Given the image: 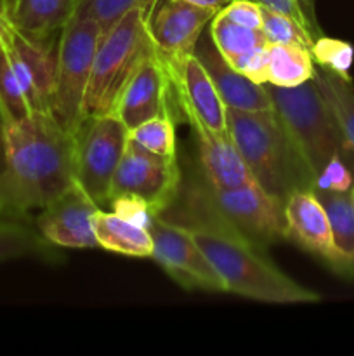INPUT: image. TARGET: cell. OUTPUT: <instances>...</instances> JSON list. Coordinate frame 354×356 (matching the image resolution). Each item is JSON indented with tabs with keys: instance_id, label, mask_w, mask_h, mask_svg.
Returning a JSON list of instances; mask_svg holds the SVG:
<instances>
[{
	"instance_id": "obj_23",
	"label": "cell",
	"mask_w": 354,
	"mask_h": 356,
	"mask_svg": "<svg viewBox=\"0 0 354 356\" xmlns=\"http://www.w3.org/2000/svg\"><path fill=\"white\" fill-rule=\"evenodd\" d=\"M30 256L54 257V250L37 228L23 225L19 219H0V263Z\"/></svg>"
},
{
	"instance_id": "obj_19",
	"label": "cell",
	"mask_w": 354,
	"mask_h": 356,
	"mask_svg": "<svg viewBox=\"0 0 354 356\" xmlns=\"http://www.w3.org/2000/svg\"><path fill=\"white\" fill-rule=\"evenodd\" d=\"M76 0H9L3 10L23 33L37 38L56 37L75 14Z\"/></svg>"
},
{
	"instance_id": "obj_26",
	"label": "cell",
	"mask_w": 354,
	"mask_h": 356,
	"mask_svg": "<svg viewBox=\"0 0 354 356\" xmlns=\"http://www.w3.org/2000/svg\"><path fill=\"white\" fill-rule=\"evenodd\" d=\"M128 145L139 149L153 153V155L177 156V138H176V120L172 113L155 117L151 120L142 122L137 127L130 129L127 134Z\"/></svg>"
},
{
	"instance_id": "obj_9",
	"label": "cell",
	"mask_w": 354,
	"mask_h": 356,
	"mask_svg": "<svg viewBox=\"0 0 354 356\" xmlns=\"http://www.w3.org/2000/svg\"><path fill=\"white\" fill-rule=\"evenodd\" d=\"M58 38H37L17 30L0 9V49L23 87L31 111H51ZM52 113V111H51Z\"/></svg>"
},
{
	"instance_id": "obj_31",
	"label": "cell",
	"mask_w": 354,
	"mask_h": 356,
	"mask_svg": "<svg viewBox=\"0 0 354 356\" xmlns=\"http://www.w3.org/2000/svg\"><path fill=\"white\" fill-rule=\"evenodd\" d=\"M353 183L354 169L347 163L346 159H342L340 155H335L325 167H323L321 172L316 176L312 190L346 193V191H351Z\"/></svg>"
},
{
	"instance_id": "obj_2",
	"label": "cell",
	"mask_w": 354,
	"mask_h": 356,
	"mask_svg": "<svg viewBox=\"0 0 354 356\" xmlns=\"http://www.w3.org/2000/svg\"><path fill=\"white\" fill-rule=\"evenodd\" d=\"M75 183V139L51 111L7 125V167L0 177V216L23 219Z\"/></svg>"
},
{
	"instance_id": "obj_15",
	"label": "cell",
	"mask_w": 354,
	"mask_h": 356,
	"mask_svg": "<svg viewBox=\"0 0 354 356\" xmlns=\"http://www.w3.org/2000/svg\"><path fill=\"white\" fill-rule=\"evenodd\" d=\"M217 10L183 0H156L149 17V30L160 58L176 59L193 54L198 38Z\"/></svg>"
},
{
	"instance_id": "obj_6",
	"label": "cell",
	"mask_w": 354,
	"mask_h": 356,
	"mask_svg": "<svg viewBox=\"0 0 354 356\" xmlns=\"http://www.w3.org/2000/svg\"><path fill=\"white\" fill-rule=\"evenodd\" d=\"M101 42V26L90 17H71L58 38L52 115L75 134L83 122L87 87Z\"/></svg>"
},
{
	"instance_id": "obj_36",
	"label": "cell",
	"mask_w": 354,
	"mask_h": 356,
	"mask_svg": "<svg viewBox=\"0 0 354 356\" xmlns=\"http://www.w3.org/2000/svg\"><path fill=\"white\" fill-rule=\"evenodd\" d=\"M295 2H297L302 16H304L305 24H307V30H309V33H311V37L316 40L318 37L325 35L323 33L321 26H319V23H318V14H316V0H295Z\"/></svg>"
},
{
	"instance_id": "obj_29",
	"label": "cell",
	"mask_w": 354,
	"mask_h": 356,
	"mask_svg": "<svg viewBox=\"0 0 354 356\" xmlns=\"http://www.w3.org/2000/svg\"><path fill=\"white\" fill-rule=\"evenodd\" d=\"M262 33L267 44H301L311 51L312 37L297 19L262 7Z\"/></svg>"
},
{
	"instance_id": "obj_17",
	"label": "cell",
	"mask_w": 354,
	"mask_h": 356,
	"mask_svg": "<svg viewBox=\"0 0 354 356\" xmlns=\"http://www.w3.org/2000/svg\"><path fill=\"white\" fill-rule=\"evenodd\" d=\"M193 54L208 73L226 108L245 111L273 110V99L266 83H257L248 76L236 72L215 47L210 35L198 38Z\"/></svg>"
},
{
	"instance_id": "obj_28",
	"label": "cell",
	"mask_w": 354,
	"mask_h": 356,
	"mask_svg": "<svg viewBox=\"0 0 354 356\" xmlns=\"http://www.w3.org/2000/svg\"><path fill=\"white\" fill-rule=\"evenodd\" d=\"M0 104L6 113L7 125L17 124L33 113L26 99V94L21 87L16 73L10 68L2 49H0Z\"/></svg>"
},
{
	"instance_id": "obj_24",
	"label": "cell",
	"mask_w": 354,
	"mask_h": 356,
	"mask_svg": "<svg viewBox=\"0 0 354 356\" xmlns=\"http://www.w3.org/2000/svg\"><path fill=\"white\" fill-rule=\"evenodd\" d=\"M314 82L321 90L323 97L330 104L335 113L344 134L349 139L354 149V86L353 80H346L335 73L323 70L319 66L314 68Z\"/></svg>"
},
{
	"instance_id": "obj_21",
	"label": "cell",
	"mask_w": 354,
	"mask_h": 356,
	"mask_svg": "<svg viewBox=\"0 0 354 356\" xmlns=\"http://www.w3.org/2000/svg\"><path fill=\"white\" fill-rule=\"evenodd\" d=\"M325 207L332 228L333 247H335L337 264L335 275L344 278H354V202L349 191L312 190Z\"/></svg>"
},
{
	"instance_id": "obj_5",
	"label": "cell",
	"mask_w": 354,
	"mask_h": 356,
	"mask_svg": "<svg viewBox=\"0 0 354 356\" xmlns=\"http://www.w3.org/2000/svg\"><path fill=\"white\" fill-rule=\"evenodd\" d=\"M273 106L309 163L314 177L335 155L354 169V149L314 79L297 87L266 83Z\"/></svg>"
},
{
	"instance_id": "obj_3",
	"label": "cell",
	"mask_w": 354,
	"mask_h": 356,
	"mask_svg": "<svg viewBox=\"0 0 354 356\" xmlns=\"http://www.w3.org/2000/svg\"><path fill=\"white\" fill-rule=\"evenodd\" d=\"M228 129L253 181L285 204L294 191L312 190L314 172L276 110L228 108Z\"/></svg>"
},
{
	"instance_id": "obj_25",
	"label": "cell",
	"mask_w": 354,
	"mask_h": 356,
	"mask_svg": "<svg viewBox=\"0 0 354 356\" xmlns=\"http://www.w3.org/2000/svg\"><path fill=\"white\" fill-rule=\"evenodd\" d=\"M208 35L228 63L235 61L238 56L252 49L267 44L262 30H252V28L236 24L217 13L208 23Z\"/></svg>"
},
{
	"instance_id": "obj_39",
	"label": "cell",
	"mask_w": 354,
	"mask_h": 356,
	"mask_svg": "<svg viewBox=\"0 0 354 356\" xmlns=\"http://www.w3.org/2000/svg\"><path fill=\"white\" fill-rule=\"evenodd\" d=\"M9 3V0H0V7H6Z\"/></svg>"
},
{
	"instance_id": "obj_34",
	"label": "cell",
	"mask_w": 354,
	"mask_h": 356,
	"mask_svg": "<svg viewBox=\"0 0 354 356\" xmlns=\"http://www.w3.org/2000/svg\"><path fill=\"white\" fill-rule=\"evenodd\" d=\"M267 45L269 44L260 45V47H255L252 51L245 52V54L238 56L229 65L242 75L248 76L253 82L267 83Z\"/></svg>"
},
{
	"instance_id": "obj_32",
	"label": "cell",
	"mask_w": 354,
	"mask_h": 356,
	"mask_svg": "<svg viewBox=\"0 0 354 356\" xmlns=\"http://www.w3.org/2000/svg\"><path fill=\"white\" fill-rule=\"evenodd\" d=\"M108 211L115 212L118 214L120 218L127 219V221L134 222V225L141 226V228L148 229L149 232V226H151L153 219L156 218V212L149 207L146 202L139 200L135 197H115L110 198L106 205Z\"/></svg>"
},
{
	"instance_id": "obj_16",
	"label": "cell",
	"mask_w": 354,
	"mask_h": 356,
	"mask_svg": "<svg viewBox=\"0 0 354 356\" xmlns=\"http://www.w3.org/2000/svg\"><path fill=\"white\" fill-rule=\"evenodd\" d=\"M287 240L297 243L302 250L318 257L335 273L337 259L332 228L325 207L312 190L294 191L285 200Z\"/></svg>"
},
{
	"instance_id": "obj_33",
	"label": "cell",
	"mask_w": 354,
	"mask_h": 356,
	"mask_svg": "<svg viewBox=\"0 0 354 356\" xmlns=\"http://www.w3.org/2000/svg\"><path fill=\"white\" fill-rule=\"evenodd\" d=\"M226 19L252 30H262V6L252 0H231L217 10Z\"/></svg>"
},
{
	"instance_id": "obj_20",
	"label": "cell",
	"mask_w": 354,
	"mask_h": 356,
	"mask_svg": "<svg viewBox=\"0 0 354 356\" xmlns=\"http://www.w3.org/2000/svg\"><path fill=\"white\" fill-rule=\"evenodd\" d=\"M92 228L99 249L121 254V256L151 259L153 238L148 229L101 207L94 214Z\"/></svg>"
},
{
	"instance_id": "obj_7",
	"label": "cell",
	"mask_w": 354,
	"mask_h": 356,
	"mask_svg": "<svg viewBox=\"0 0 354 356\" xmlns=\"http://www.w3.org/2000/svg\"><path fill=\"white\" fill-rule=\"evenodd\" d=\"M127 127L113 113L85 117L75 139V181L106 209L111 181L127 148Z\"/></svg>"
},
{
	"instance_id": "obj_12",
	"label": "cell",
	"mask_w": 354,
	"mask_h": 356,
	"mask_svg": "<svg viewBox=\"0 0 354 356\" xmlns=\"http://www.w3.org/2000/svg\"><path fill=\"white\" fill-rule=\"evenodd\" d=\"M97 209L99 205L75 181L68 190L38 211L35 228L52 247L99 249L92 228Z\"/></svg>"
},
{
	"instance_id": "obj_10",
	"label": "cell",
	"mask_w": 354,
	"mask_h": 356,
	"mask_svg": "<svg viewBox=\"0 0 354 356\" xmlns=\"http://www.w3.org/2000/svg\"><path fill=\"white\" fill-rule=\"evenodd\" d=\"M183 183L177 156L153 155L128 145L111 181L108 202L115 197H135L146 202L156 214L174 204ZM108 205V204H106Z\"/></svg>"
},
{
	"instance_id": "obj_35",
	"label": "cell",
	"mask_w": 354,
	"mask_h": 356,
	"mask_svg": "<svg viewBox=\"0 0 354 356\" xmlns=\"http://www.w3.org/2000/svg\"><path fill=\"white\" fill-rule=\"evenodd\" d=\"M252 2L260 3V6L267 7V9H273V10H278V13L287 14V16L297 19L298 23H301L302 26L307 30V24H305L304 16H302L301 9H298V6H297V2H295V0H252ZM312 40H314V38H312Z\"/></svg>"
},
{
	"instance_id": "obj_1",
	"label": "cell",
	"mask_w": 354,
	"mask_h": 356,
	"mask_svg": "<svg viewBox=\"0 0 354 356\" xmlns=\"http://www.w3.org/2000/svg\"><path fill=\"white\" fill-rule=\"evenodd\" d=\"M160 218L184 226L212 266L221 275L226 292L271 305L318 302L319 294L280 270L259 249L243 238L212 202L200 170L183 174L174 204Z\"/></svg>"
},
{
	"instance_id": "obj_18",
	"label": "cell",
	"mask_w": 354,
	"mask_h": 356,
	"mask_svg": "<svg viewBox=\"0 0 354 356\" xmlns=\"http://www.w3.org/2000/svg\"><path fill=\"white\" fill-rule=\"evenodd\" d=\"M193 129L200 172L217 188H238L252 183L253 177L243 162L231 134H215L193 115H184Z\"/></svg>"
},
{
	"instance_id": "obj_4",
	"label": "cell",
	"mask_w": 354,
	"mask_h": 356,
	"mask_svg": "<svg viewBox=\"0 0 354 356\" xmlns=\"http://www.w3.org/2000/svg\"><path fill=\"white\" fill-rule=\"evenodd\" d=\"M156 0H139L101 37L87 87L83 118L113 113L137 66L156 51L149 17Z\"/></svg>"
},
{
	"instance_id": "obj_40",
	"label": "cell",
	"mask_w": 354,
	"mask_h": 356,
	"mask_svg": "<svg viewBox=\"0 0 354 356\" xmlns=\"http://www.w3.org/2000/svg\"><path fill=\"white\" fill-rule=\"evenodd\" d=\"M349 193H351V198H353V202H354V183H353V188H351Z\"/></svg>"
},
{
	"instance_id": "obj_13",
	"label": "cell",
	"mask_w": 354,
	"mask_h": 356,
	"mask_svg": "<svg viewBox=\"0 0 354 356\" xmlns=\"http://www.w3.org/2000/svg\"><path fill=\"white\" fill-rule=\"evenodd\" d=\"M174 87V101L183 115H193L215 134H229L228 108L194 54L163 59Z\"/></svg>"
},
{
	"instance_id": "obj_38",
	"label": "cell",
	"mask_w": 354,
	"mask_h": 356,
	"mask_svg": "<svg viewBox=\"0 0 354 356\" xmlns=\"http://www.w3.org/2000/svg\"><path fill=\"white\" fill-rule=\"evenodd\" d=\"M183 2L193 3V6H198V7H205V9L219 10L224 6H228L231 0H183Z\"/></svg>"
},
{
	"instance_id": "obj_8",
	"label": "cell",
	"mask_w": 354,
	"mask_h": 356,
	"mask_svg": "<svg viewBox=\"0 0 354 356\" xmlns=\"http://www.w3.org/2000/svg\"><path fill=\"white\" fill-rule=\"evenodd\" d=\"M207 190L212 202L221 211L226 221L259 249L287 240L285 205L255 181L238 188L212 186L207 179Z\"/></svg>"
},
{
	"instance_id": "obj_30",
	"label": "cell",
	"mask_w": 354,
	"mask_h": 356,
	"mask_svg": "<svg viewBox=\"0 0 354 356\" xmlns=\"http://www.w3.org/2000/svg\"><path fill=\"white\" fill-rule=\"evenodd\" d=\"M139 0H76L73 17H90L101 26V37Z\"/></svg>"
},
{
	"instance_id": "obj_14",
	"label": "cell",
	"mask_w": 354,
	"mask_h": 356,
	"mask_svg": "<svg viewBox=\"0 0 354 356\" xmlns=\"http://www.w3.org/2000/svg\"><path fill=\"white\" fill-rule=\"evenodd\" d=\"M174 87L158 51L149 54L128 79L113 115L127 131L155 117L172 113Z\"/></svg>"
},
{
	"instance_id": "obj_27",
	"label": "cell",
	"mask_w": 354,
	"mask_h": 356,
	"mask_svg": "<svg viewBox=\"0 0 354 356\" xmlns=\"http://www.w3.org/2000/svg\"><path fill=\"white\" fill-rule=\"evenodd\" d=\"M311 56L316 66L351 80L349 72L354 61V47L349 42L321 35L312 42Z\"/></svg>"
},
{
	"instance_id": "obj_37",
	"label": "cell",
	"mask_w": 354,
	"mask_h": 356,
	"mask_svg": "<svg viewBox=\"0 0 354 356\" xmlns=\"http://www.w3.org/2000/svg\"><path fill=\"white\" fill-rule=\"evenodd\" d=\"M7 167V120L3 108L0 104V177L3 176Z\"/></svg>"
},
{
	"instance_id": "obj_11",
	"label": "cell",
	"mask_w": 354,
	"mask_h": 356,
	"mask_svg": "<svg viewBox=\"0 0 354 356\" xmlns=\"http://www.w3.org/2000/svg\"><path fill=\"white\" fill-rule=\"evenodd\" d=\"M153 238L151 259L186 291L226 292L221 275L184 226L156 216L149 226Z\"/></svg>"
},
{
	"instance_id": "obj_22",
	"label": "cell",
	"mask_w": 354,
	"mask_h": 356,
	"mask_svg": "<svg viewBox=\"0 0 354 356\" xmlns=\"http://www.w3.org/2000/svg\"><path fill=\"white\" fill-rule=\"evenodd\" d=\"M314 59L305 45H267V83L276 87H297L314 76Z\"/></svg>"
}]
</instances>
